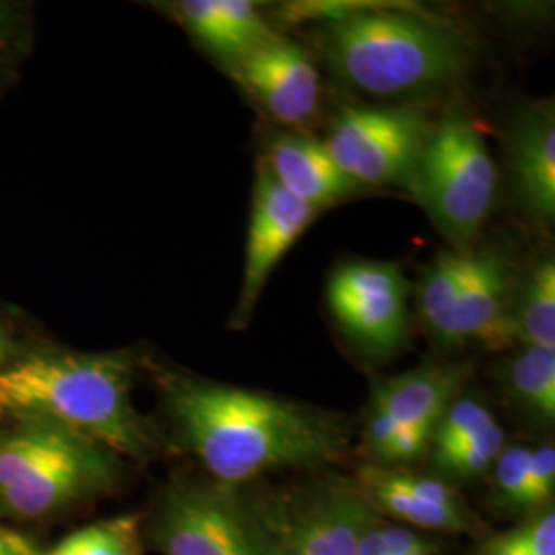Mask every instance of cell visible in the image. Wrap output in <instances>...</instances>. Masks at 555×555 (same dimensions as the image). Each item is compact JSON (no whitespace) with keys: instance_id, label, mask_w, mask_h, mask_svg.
Here are the masks:
<instances>
[{"instance_id":"3957f363","label":"cell","mask_w":555,"mask_h":555,"mask_svg":"<svg viewBox=\"0 0 555 555\" xmlns=\"http://www.w3.org/2000/svg\"><path fill=\"white\" fill-rule=\"evenodd\" d=\"M321 50L337 75L373 95H405L455 80L467 52L455 31L396 11H360L330 21Z\"/></svg>"},{"instance_id":"6da1fadb","label":"cell","mask_w":555,"mask_h":555,"mask_svg":"<svg viewBox=\"0 0 555 555\" xmlns=\"http://www.w3.org/2000/svg\"><path fill=\"white\" fill-rule=\"evenodd\" d=\"M181 437L224 486L336 461L344 433L313 408L202 378L165 383Z\"/></svg>"},{"instance_id":"277c9868","label":"cell","mask_w":555,"mask_h":555,"mask_svg":"<svg viewBox=\"0 0 555 555\" xmlns=\"http://www.w3.org/2000/svg\"><path fill=\"white\" fill-rule=\"evenodd\" d=\"M116 479L112 451L48 422H15L0 433V506L38 518L98 494Z\"/></svg>"},{"instance_id":"ffe728a7","label":"cell","mask_w":555,"mask_h":555,"mask_svg":"<svg viewBox=\"0 0 555 555\" xmlns=\"http://www.w3.org/2000/svg\"><path fill=\"white\" fill-rule=\"evenodd\" d=\"M34 555H142L139 518L101 520L64 537L48 552L34 550Z\"/></svg>"},{"instance_id":"7a4b0ae2","label":"cell","mask_w":555,"mask_h":555,"mask_svg":"<svg viewBox=\"0 0 555 555\" xmlns=\"http://www.w3.org/2000/svg\"><path fill=\"white\" fill-rule=\"evenodd\" d=\"M134 362L121 352H48L0 369V420L48 422L139 456L151 435L132 405Z\"/></svg>"},{"instance_id":"8992f818","label":"cell","mask_w":555,"mask_h":555,"mask_svg":"<svg viewBox=\"0 0 555 555\" xmlns=\"http://www.w3.org/2000/svg\"><path fill=\"white\" fill-rule=\"evenodd\" d=\"M420 313L444 346H508L516 339L508 263L494 254L440 256L422 282Z\"/></svg>"},{"instance_id":"e0dca14e","label":"cell","mask_w":555,"mask_h":555,"mask_svg":"<svg viewBox=\"0 0 555 555\" xmlns=\"http://www.w3.org/2000/svg\"><path fill=\"white\" fill-rule=\"evenodd\" d=\"M465 378V366H422L378 383L371 410L393 420L399 428L435 430Z\"/></svg>"},{"instance_id":"5bb4252c","label":"cell","mask_w":555,"mask_h":555,"mask_svg":"<svg viewBox=\"0 0 555 555\" xmlns=\"http://www.w3.org/2000/svg\"><path fill=\"white\" fill-rule=\"evenodd\" d=\"M511 173L525 210L541 222L555 217L554 107L531 105L516 118L511 139Z\"/></svg>"},{"instance_id":"83f0119b","label":"cell","mask_w":555,"mask_h":555,"mask_svg":"<svg viewBox=\"0 0 555 555\" xmlns=\"http://www.w3.org/2000/svg\"><path fill=\"white\" fill-rule=\"evenodd\" d=\"M7 27H9V11H7V7L0 4V46L7 36Z\"/></svg>"},{"instance_id":"ac0fdd59","label":"cell","mask_w":555,"mask_h":555,"mask_svg":"<svg viewBox=\"0 0 555 555\" xmlns=\"http://www.w3.org/2000/svg\"><path fill=\"white\" fill-rule=\"evenodd\" d=\"M515 337L525 346L555 348L554 258L537 263L513 300Z\"/></svg>"},{"instance_id":"44dd1931","label":"cell","mask_w":555,"mask_h":555,"mask_svg":"<svg viewBox=\"0 0 555 555\" xmlns=\"http://www.w3.org/2000/svg\"><path fill=\"white\" fill-rule=\"evenodd\" d=\"M504 451V433L500 424L494 422L483 433L474 438L451 447L447 451L435 453L440 474L455 479H474L486 474L490 465L496 463L498 456Z\"/></svg>"},{"instance_id":"ba28073f","label":"cell","mask_w":555,"mask_h":555,"mask_svg":"<svg viewBox=\"0 0 555 555\" xmlns=\"http://www.w3.org/2000/svg\"><path fill=\"white\" fill-rule=\"evenodd\" d=\"M433 134L430 119L410 107H348L323 142L337 167L358 185L410 188Z\"/></svg>"},{"instance_id":"4fadbf2b","label":"cell","mask_w":555,"mask_h":555,"mask_svg":"<svg viewBox=\"0 0 555 555\" xmlns=\"http://www.w3.org/2000/svg\"><path fill=\"white\" fill-rule=\"evenodd\" d=\"M358 486L377 513L408 525L437 531L472 529V516L463 508V502L444 481L435 477L364 469Z\"/></svg>"},{"instance_id":"9a60e30c","label":"cell","mask_w":555,"mask_h":555,"mask_svg":"<svg viewBox=\"0 0 555 555\" xmlns=\"http://www.w3.org/2000/svg\"><path fill=\"white\" fill-rule=\"evenodd\" d=\"M171 11L206 50L233 68L276 38L256 4L245 0H181Z\"/></svg>"},{"instance_id":"5b68a950","label":"cell","mask_w":555,"mask_h":555,"mask_svg":"<svg viewBox=\"0 0 555 555\" xmlns=\"http://www.w3.org/2000/svg\"><path fill=\"white\" fill-rule=\"evenodd\" d=\"M410 188L456 247L479 235L496 196V167L474 119L455 112L433 128Z\"/></svg>"},{"instance_id":"30bf717a","label":"cell","mask_w":555,"mask_h":555,"mask_svg":"<svg viewBox=\"0 0 555 555\" xmlns=\"http://www.w3.org/2000/svg\"><path fill=\"white\" fill-rule=\"evenodd\" d=\"M410 286L396 263L357 261L337 270L330 282V307L344 332L358 346L387 357L408 332Z\"/></svg>"},{"instance_id":"7402d4cb","label":"cell","mask_w":555,"mask_h":555,"mask_svg":"<svg viewBox=\"0 0 555 555\" xmlns=\"http://www.w3.org/2000/svg\"><path fill=\"white\" fill-rule=\"evenodd\" d=\"M476 555H555L554 508L527 516L513 529L490 537Z\"/></svg>"},{"instance_id":"d6986e66","label":"cell","mask_w":555,"mask_h":555,"mask_svg":"<svg viewBox=\"0 0 555 555\" xmlns=\"http://www.w3.org/2000/svg\"><path fill=\"white\" fill-rule=\"evenodd\" d=\"M508 389L529 414L545 424L555 420V348L525 346L506 371Z\"/></svg>"},{"instance_id":"f1b7e54d","label":"cell","mask_w":555,"mask_h":555,"mask_svg":"<svg viewBox=\"0 0 555 555\" xmlns=\"http://www.w3.org/2000/svg\"><path fill=\"white\" fill-rule=\"evenodd\" d=\"M437 554V545L435 543H430V541H426L417 552H414L412 555H435Z\"/></svg>"},{"instance_id":"f546056e","label":"cell","mask_w":555,"mask_h":555,"mask_svg":"<svg viewBox=\"0 0 555 555\" xmlns=\"http://www.w3.org/2000/svg\"><path fill=\"white\" fill-rule=\"evenodd\" d=\"M9 354V341H7V337L4 334L0 332V364L4 362V358Z\"/></svg>"},{"instance_id":"d4e9b609","label":"cell","mask_w":555,"mask_h":555,"mask_svg":"<svg viewBox=\"0 0 555 555\" xmlns=\"http://www.w3.org/2000/svg\"><path fill=\"white\" fill-rule=\"evenodd\" d=\"M555 492V451L554 444H543L531 451L529 463V496H527V516L554 508Z\"/></svg>"},{"instance_id":"484cf974","label":"cell","mask_w":555,"mask_h":555,"mask_svg":"<svg viewBox=\"0 0 555 555\" xmlns=\"http://www.w3.org/2000/svg\"><path fill=\"white\" fill-rule=\"evenodd\" d=\"M430 428H399L396 437L389 440L385 451L378 456V463L383 465H396V463H410L420 455L426 453V449L433 444Z\"/></svg>"},{"instance_id":"2e32d148","label":"cell","mask_w":555,"mask_h":555,"mask_svg":"<svg viewBox=\"0 0 555 555\" xmlns=\"http://www.w3.org/2000/svg\"><path fill=\"white\" fill-rule=\"evenodd\" d=\"M266 167L293 198L315 210L360 188L337 167L323 142L298 134L280 137L270 149Z\"/></svg>"},{"instance_id":"52a82bcc","label":"cell","mask_w":555,"mask_h":555,"mask_svg":"<svg viewBox=\"0 0 555 555\" xmlns=\"http://www.w3.org/2000/svg\"><path fill=\"white\" fill-rule=\"evenodd\" d=\"M153 539L163 555H272L261 508L231 486H171L155 516Z\"/></svg>"},{"instance_id":"9c48e42d","label":"cell","mask_w":555,"mask_h":555,"mask_svg":"<svg viewBox=\"0 0 555 555\" xmlns=\"http://www.w3.org/2000/svg\"><path fill=\"white\" fill-rule=\"evenodd\" d=\"M261 515L272 555H357L360 539L378 522L362 488L346 481H323Z\"/></svg>"},{"instance_id":"603a6c76","label":"cell","mask_w":555,"mask_h":555,"mask_svg":"<svg viewBox=\"0 0 555 555\" xmlns=\"http://www.w3.org/2000/svg\"><path fill=\"white\" fill-rule=\"evenodd\" d=\"M496 420L490 414V410L472 397L455 399L442 417L438 420L433 433L435 453L447 451L456 447L469 438L483 433L488 426H492Z\"/></svg>"},{"instance_id":"8fae6325","label":"cell","mask_w":555,"mask_h":555,"mask_svg":"<svg viewBox=\"0 0 555 555\" xmlns=\"http://www.w3.org/2000/svg\"><path fill=\"white\" fill-rule=\"evenodd\" d=\"M315 215V208L293 198L278 183L266 163L259 167L237 319H245L251 313L278 261L284 258L295 241L307 231Z\"/></svg>"},{"instance_id":"7c38bea8","label":"cell","mask_w":555,"mask_h":555,"mask_svg":"<svg viewBox=\"0 0 555 555\" xmlns=\"http://www.w3.org/2000/svg\"><path fill=\"white\" fill-rule=\"evenodd\" d=\"M238 82L282 124H305L319 107L321 85L311 59L291 41L274 38L233 68Z\"/></svg>"},{"instance_id":"4316f807","label":"cell","mask_w":555,"mask_h":555,"mask_svg":"<svg viewBox=\"0 0 555 555\" xmlns=\"http://www.w3.org/2000/svg\"><path fill=\"white\" fill-rule=\"evenodd\" d=\"M0 555H34V547L0 527Z\"/></svg>"},{"instance_id":"cb8c5ba5","label":"cell","mask_w":555,"mask_h":555,"mask_svg":"<svg viewBox=\"0 0 555 555\" xmlns=\"http://www.w3.org/2000/svg\"><path fill=\"white\" fill-rule=\"evenodd\" d=\"M529 463L531 449L508 447L494 463L498 502L508 511L527 516V496H529Z\"/></svg>"}]
</instances>
